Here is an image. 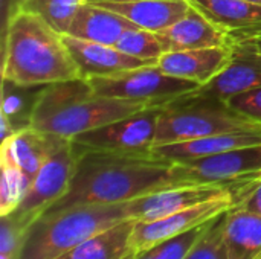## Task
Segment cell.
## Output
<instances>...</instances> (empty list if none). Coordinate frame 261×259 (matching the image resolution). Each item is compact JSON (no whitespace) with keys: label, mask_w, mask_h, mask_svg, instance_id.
Here are the masks:
<instances>
[{"label":"cell","mask_w":261,"mask_h":259,"mask_svg":"<svg viewBox=\"0 0 261 259\" xmlns=\"http://www.w3.org/2000/svg\"><path fill=\"white\" fill-rule=\"evenodd\" d=\"M188 185L170 162L153 150L141 153L86 150L80 157L67 192L46 212L81 205L127 203L142 195Z\"/></svg>","instance_id":"obj_1"},{"label":"cell","mask_w":261,"mask_h":259,"mask_svg":"<svg viewBox=\"0 0 261 259\" xmlns=\"http://www.w3.org/2000/svg\"><path fill=\"white\" fill-rule=\"evenodd\" d=\"M2 79L20 85H47L81 78L63 34L44 18L20 11L2 38Z\"/></svg>","instance_id":"obj_2"},{"label":"cell","mask_w":261,"mask_h":259,"mask_svg":"<svg viewBox=\"0 0 261 259\" xmlns=\"http://www.w3.org/2000/svg\"><path fill=\"white\" fill-rule=\"evenodd\" d=\"M148 107L130 99L96 95L86 78L60 81L41 90L32 116V128L73 139Z\"/></svg>","instance_id":"obj_3"},{"label":"cell","mask_w":261,"mask_h":259,"mask_svg":"<svg viewBox=\"0 0 261 259\" xmlns=\"http://www.w3.org/2000/svg\"><path fill=\"white\" fill-rule=\"evenodd\" d=\"M127 205H81L44 212L28 227L17 259L60 258L93 235L128 220Z\"/></svg>","instance_id":"obj_4"},{"label":"cell","mask_w":261,"mask_h":259,"mask_svg":"<svg viewBox=\"0 0 261 259\" xmlns=\"http://www.w3.org/2000/svg\"><path fill=\"white\" fill-rule=\"evenodd\" d=\"M255 130H261L260 124L239 114L228 102L208 96L196 89L162 105L153 147L213 134Z\"/></svg>","instance_id":"obj_5"},{"label":"cell","mask_w":261,"mask_h":259,"mask_svg":"<svg viewBox=\"0 0 261 259\" xmlns=\"http://www.w3.org/2000/svg\"><path fill=\"white\" fill-rule=\"evenodd\" d=\"M87 81L96 95L130 99L150 107L167 105L200 87L194 81L167 75L156 64H147L110 76H95Z\"/></svg>","instance_id":"obj_6"},{"label":"cell","mask_w":261,"mask_h":259,"mask_svg":"<svg viewBox=\"0 0 261 259\" xmlns=\"http://www.w3.org/2000/svg\"><path fill=\"white\" fill-rule=\"evenodd\" d=\"M174 171L184 183L222 185L234 189L239 197L249 185L261 180V145L174 162Z\"/></svg>","instance_id":"obj_7"},{"label":"cell","mask_w":261,"mask_h":259,"mask_svg":"<svg viewBox=\"0 0 261 259\" xmlns=\"http://www.w3.org/2000/svg\"><path fill=\"white\" fill-rule=\"evenodd\" d=\"M86 147L70 139L41 166L32 185L18 205L9 215L20 224L29 227L40 215H43L54 203H57L69 189L80 157L86 153Z\"/></svg>","instance_id":"obj_8"},{"label":"cell","mask_w":261,"mask_h":259,"mask_svg":"<svg viewBox=\"0 0 261 259\" xmlns=\"http://www.w3.org/2000/svg\"><path fill=\"white\" fill-rule=\"evenodd\" d=\"M161 111L162 107H148L128 118L83 133L73 137V140H76L87 150L96 151H150L154 145Z\"/></svg>","instance_id":"obj_9"},{"label":"cell","mask_w":261,"mask_h":259,"mask_svg":"<svg viewBox=\"0 0 261 259\" xmlns=\"http://www.w3.org/2000/svg\"><path fill=\"white\" fill-rule=\"evenodd\" d=\"M237 205L234 195L210 200L193 208L174 212L159 220L153 221H136L133 229V247L135 252H144L156 244L168 241L177 235H182L188 231H193L219 215L228 212Z\"/></svg>","instance_id":"obj_10"},{"label":"cell","mask_w":261,"mask_h":259,"mask_svg":"<svg viewBox=\"0 0 261 259\" xmlns=\"http://www.w3.org/2000/svg\"><path fill=\"white\" fill-rule=\"evenodd\" d=\"M234 195L237 192L222 185H180L161 189L128 202L130 218L136 221H153L196 205Z\"/></svg>","instance_id":"obj_11"},{"label":"cell","mask_w":261,"mask_h":259,"mask_svg":"<svg viewBox=\"0 0 261 259\" xmlns=\"http://www.w3.org/2000/svg\"><path fill=\"white\" fill-rule=\"evenodd\" d=\"M228 66L199 90L208 96L228 102L231 98L261 87V49L258 38L231 44Z\"/></svg>","instance_id":"obj_12"},{"label":"cell","mask_w":261,"mask_h":259,"mask_svg":"<svg viewBox=\"0 0 261 259\" xmlns=\"http://www.w3.org/2000/svg\"><path fill=\"white\" fill-rule=\"evenodd\" d=\"M214 23L229 44L261 38V2L252 0H188Z\"/></svg>","instance_id":"obj_13"},{"label":"cell","mask_w":261,"mask_h":259,"mask_svg":"<svg viewBox=\"0 0 261 259\" xmlns=\"http://www.w3.org/2000/svg\"><path fill=\"white\" fill-rule=\"evenodd\" d=\"M69 140L70 139L54 133H44L32 127L26 128L2 142L0 165L17 166L34 180L46 160Z\"/></svg>","instance_id":"obj_14"},{"label":"cell","mask_w":261,"mask_h":259,"mask_svg":"<svg viewBox=\"0 0 261 259\" xmlns=\"http://www.w3.org/2000/svg\"><path fill=\"white\" fill-rule=\"evenodd\" d=\"M231 53V46L164 52L156 66L167 75L205 85L228 66Z\"/></svg>","instance_id":"obj_15"},{"label":"cell","mask_w":261,"mask_h":259,"mask_svg":"<svg viewBox=\"0 0 261 259\" xmlns=\"http://www.w3.org/2000/svg\"><path fill=\"white\" fill-rule=\"evenodd\" d=\"M63 38L80 69L81 78L86 79L95 76H110L148 64L147 61L133 58L121 52L115 46L80 40L67 34H64Z\"/></svg>","instance_id":"obj_16"},{"label":"cell","mask_w":261,"mask_h":259,"mask_svg":"<svg viewBox=\"0 0 261 259\" xmlns=\"http://www.w3.org/2000/svg\"><path fill=\"white\" fill-rule=\"evenodd\" d=\"M156 35L164 52L231 46L228 37L193 6L187 15L173 23L170 27L156 32Z\"/></svg>","instance_id":"obj_17"},{"label":"cell","mask_w":261,"mask_h":259,"mask_svg":"<svg viewBox=\"0 0 261 259\" xmlns=\"http://www.w3.org/2000/svg\"><path fill=\"white\" fill-rule=\"evenodd\" d=\"M254 145H261V130L213 134V136L185 140V142L158 145L153 147L151 150L153 153L170 162H184V160L210 157L231 150L246 148Z\"/></svg>","instance_id":"obj_18"},{"label":"cell","mask_w":261,"mask_h":259,"mask_svg":"<svg viewBox=\"0 0 261 259\" xmlns=\"http://www.w3.org/2000/svg\"><path fill=\"white\" fill-rule=\"evenodd\" d=\"M133 27L138 26L125 17L99 5L84 2L80 5L69 26L67 35L86 41L113 46L127 29Z\"/></svg>","instance_id":"obj_19"},{"label":"cell","mask_w":261,"mask_h":259,"mask_svg":"<svg viewBox=\"0 0 261 259\" xmlns=\"http://www.w3.org/2000/svg\"><path fill=\"white\" fill-rule=\"evenodd\" d=\"M95 5L107 8L125 17L138 27L151 32H161L170 27L173 23L187 15L191 8L188 0H142L132 3L96 2Z\"/></svg>","instance_id":"obj_20"},{"label":"cell","mask_w":261,"mask_h":259,"mask_svg":"<svg viewBox=\"0 0 261 259\" xmlns=\"http://www.w3.org/2000/svg\"><path fill=\"white\" fill-rule=\"evenodd\" d=\"M135 223L133 218L121 221L57 259H135L136 252L132 241Z\"/></svg>","instance_id":"obj_21"},{"label":"cell","mask_w":261,"mask_h":259,"mask_svg":"<svg viewBox=\"0 0 261 259\" xmlns=\"http://www.w3.org/2000/svg\"><path fill=\"white\" fill-rule=\"evenodd\" d=\"M228 259H261V217L240 206L225 215Z\"/></svg>","instance_id":"obj_22"},{"label":"cell","mask_w":261,"mask_h":259,"mask_svg":"<svg viewBox=\"0 0 261 259\" xmlns=\"http://www.w3.org/2000/svg\"><path fill=\"white\" fill-rule=\"evenodd\" d=\"M43 89L44 85H20L2 79L0 116L8 121L14 134L32 127L34 110Z\"/></svg>","instance_id":"obj_23"},{"label":"cell","mask_w":261,"mask_h":259,"mask_svg":"<svg viewBox=\"0 0 261 259\" xmlns=\"http://www.w3.org/2000/svg\"><path fill=\"white\" fill-rule=\"evenodd\" d=\"M113 46L133 58L147 61L148 64H156L164 53L156 32L141 27L127 29Z\"/></svg>","instance_id":"obj_24"},{"label":"cell","mask_w":261,"mask_h":259,"mask_svg":"<svg viewBox=\"0 0 261 259\" xmlns=\"http://www.w3.org/2000/svg\"><path fill=\"white\" fill-rule=\"evenodd\" d=\"M81 0H24L23 11H31L44 18L60 34H67Z\"/></svg>","instance_id":"obj_25"},{"label":"cell","mask_w":261,"mask_h":259,"mask_svg":"<svg viewBox=\"0 0 261 259\" xmlns=\"http://www.w3.org/2000/svg\"><path fill=\"white\" fill-rule=\"evenodd\" d=\"M32 179L20 168L12 165H2L0 179V217L14 212L26 197Z\"/></svg>","instance_id":"obj_26"},{"label":"cell","mask_w":261,"mask_h":259,"mask_svg":"<svg viewBox=\"0 0 261 259\" xmlns=\"http://www.w3.org/2000/svg\"><path fill=\"white\" fill-rule=\"evenodd\" d=\"M211 221H208L193 231H188L182 235H177L168 241L156 244L144 252H139L135 255V259H185L188 252L194 247V244L208 231Z\"/></svg>","instance_id":"obj_27"},{"label":"cell","mask_w":261,"mask_h":259,"mask_svg":"<svg viewBox=\"0 0 261 259\" xmlns=\"http://www.w3.org/2000/svg\"><path fill=\"white\" fill-rule=\"evenodd\" d=\"M225 214L214 218L208 231L194 244L185 259H228L225 246Z\"/></svg>","instance_id":"obj_28"},{"label":"cell","mask_w":261,"mask_h":259,"mask_svg":"<svg viewBox=\"0 0 261 259\" xmlns=\"http://www.w3.org/2000/svg\"><path fill=\"white\" fill-rule=\"evenodd\" d=\"M28 227L20 224L14 217H0V253L17 259Z\"/></svg>","instance_id":"obj_29"},{"label":"cell","mask_w":261,"mask_h":259,"mask_svg":"<svg viewBox=\"0 0 261 259\" xmlns=\"http://www.w3.org/2000/svg\"><path fill=\"white\" fill-rule=\"evenodd\" d=\"M228 105L239 114L261 125V87L231 98Z\"/></svg>","instance_id":"obj_30"},{"label":"cell","mask_w":261,"mask_h":259,"mask_svg":"<svg viewBox=\"0 0 261 259\" xmlns=\"http://www.w3.org/2000/svg\"><path fill=\"white\" fill-rule=\"evenodd\" d=\"M236 206H240L261 217V180L254 182L246 188V191L240 195V200Z\"/></svg>","instance_id":"obj_31"},{"label":"cell","mask_w":261,"mask_h":259,"mask_svg":"<svg viewBox=\"0 0 261 259\" xmlns=\"http://www.w3.org/2000/svg\"><path fill=\"white\" fill-rule=\"evenodd\" d=\"M24 0H0V37L3 38L14 15L23 11Z\"/></svg>","instance_id":"obj_32"},{"label":"cell","mask_w":261,"mask_h":259,"mask_svg":"<svg viewBox=\"0 0 261 259\" xmlns=\"http://www.w3.org/2000/svg\"><path fill=\"white\" fill-rule=\"evenodd\" d=\"M90 3H96V2H112V3H132V2H142V0H87Z\"/></svg>","instance_id":"obj_33"},{"label":"cell","mask_w":261,"mask_h":259,"mask_svg":"<svg viewBox=\"0 0 261 259\" xmlns=\"http://www.w3.org/2000/svg\"><path fill=\"white\" fill-rule=\"evenodd\" d=\"M258 46H260V49H261V38H258Z\"/></svg>","instance_id":"obj_34"},{"label":"cell","mask_w":261,"mask_h":259,"mask_svg":"<svg viewBox=\"0 0 261 259\" xmlns=\"http://www.w3.org/2000/svg\"><path fill=\"white\" fill-rule=\"evenodd\" d=\"M252 2H261V0H252Z\"/></svg>","instance_id":"obj_35"},{"label":"cell","mask_w":261,"mask_h":259,"mask_svg":"<svg viewBox=\"0 0 261 259\" xmlns=\"http://www.w3.org/2000/svg\"><path fill=\"white\" fill-rule=\"evenodd\" d=\"M81 2H87V0H81Z\"/></svg>","instance_id":"obj_36"}]
</instances>
